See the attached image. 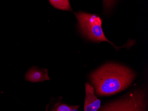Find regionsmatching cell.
I'll return each instance as SVG.
<instances>
[{"label":"cell","mask_w":148,"mask_h":111,"mask_svg":"<svg viewBox=\"0 0 148 111\" xmlns=\"http://www.w3.org/2000/svg\"><path fill=\"white\" fill-rule=\"evenodd\" d=\"M130 69L115 63L106 64L90 74V79L97 95L109 96L129 86L135 78Z\"/></svg>","instance_id":"6da1fadb"},{"label":"cell","mask_w":148,"mask_h":111,"mask_svg":"<svg viewBox=\"0 0 148 111\" xmlns=\"http://www.w3.org/2000/svg\"><path fill=\"white\" fill-rule=\"evenodd\" d=\"M145 93L137 91L123 99L106 104L100 111H145Z\"/></svg>","instance_id":"3957f363"},{"label":"cell","mask_w":148,"mask_h":111,"mask_svg":"<svg viewBox=\"0 0 148 111\" xmlns=\"http://www.w3.org/2000/svg\"><path fill=\"white\" fill-rule=\"evenodd\" d=\"M49 2L53 7L58 10L72 11L69 0H49Z\"/></svg>","instance_id":"8992f818"},{"label":"cell","mask_w":148,"mask_h":111,"mask_svg":"<svg viewBox=\"0 0 148 111\" xmlns=\"http://www.w3.org/2000/svg\"><path fill=\"white\" fill-rule=\"evenodd\" d=\"M25 79L31 82L36 83L49 80L50 78L47 69H40L37 67H32L26 74Z\"/></svg>","instance_id":"5b68a950"},{"label":"cell","mask_w":148,"mask_h":111,"mask_svg":"<svg viewBox=\"0 0 148 111\" xmlns=\"http://www.w3.org/2000/svg\"><path fill=\"white\" fill-rule=\"evenodd\" d=\"M103 7L105 11L106 12L110 11L114 6L116 0H103Z\"/></svg>","instance_id":"ba28073f"},{"label":"cell","mask_w":148,"mask_h":111,"mask_svg":"<svg viewBox=\"0 0 148 111\" xmlns=\"http://www.w3.org/2000/svg\"><path fill=\"white\" fill-rule=\"evenodd\" d=\"M79 106H71L61 103H56L53 106L51 111H77Z\"/></svg>","instance_id":"52a82bcc"},{"label":"cell","mask_w":148,"mask_h":111,"mask_svg":"<svg viewBox=\"0 0 148 111\" xmlns=\"http://www.w3.org/2000/svg\"><path fill=\"white\" fill-rule=\"evenodd\" d=\"M86 97L85 111H96L100 108L101 101L95 95L94 89L89 83L85 84Z\"/></svg>","instance_id":"277c9868"},{"label":"cell","mask_w":148,"mask_h":111,"mask_svg":"<svg viewBox=\"0 0 148 111\" xmlns=\"http://www.w3.org/2000/svg\"><path fill=\"white\" fill-rule=\"evenodd\" d=\"M78 20V29L80 32L89 40L96 43L106 41L110 43L115 49L118 50L123 47H128L133 45L132 41L123 46L118 47L110 42L106 37L102 28V19L99 16L79 12L75 13Z\"/></svg>","instance_id":"7a4b0ae2"}]
</instances>
